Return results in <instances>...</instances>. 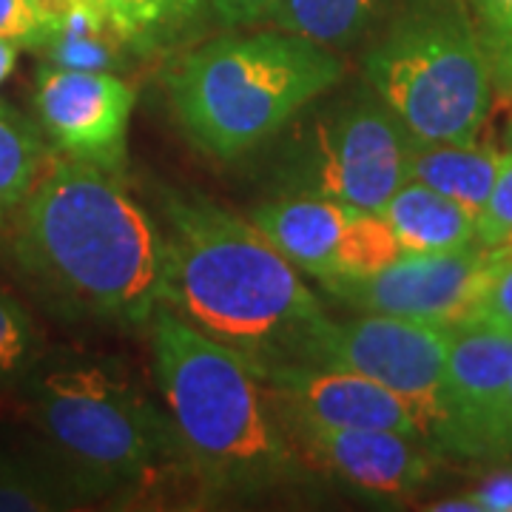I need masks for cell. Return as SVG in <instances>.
<instances>
[{"instance_id":"5","label":"cell","mask_w":512,"mask_h":512,"mask_svg":"<svg viewBox=\"0 0 512 512\" xmlns=\"http://www.w3.org/2000/svg\"><path fill=\"white\" fill-rule=\"evenodd\" d=\"M362 72L419 143L476 140L495 103L464 0H407L370 46Z\"/></svg>"},{"instance_id":"14","label":"cell","mask_w":512,"mask_h":512,"mask_svg":"<svg viewBox=\"0 0 512 512\" xmlns=\"http://www.w3.org/2000/svg\"><path fill=\"white\" fill-rule=\"evenodd\" d=\"M356 211L362 208L328 197L279 194L276 200L262 202L259 208H254L248 220L254 222L296 271L322 282L336 271L339 245Z\"/></svg>"},{"instance_id":"28","label":"cell","mask_w":512,"mask_h":512,"mask_svg":"<svg viewBox=\"0 0 512 512\" xmlns=\"http://www.w3.org/2000/svg\"><path fill=\"white\" fill-rule=\"evenodd\" d=\"M279 0H208L211 15L225 26H254L271 18Z\"/></svg>"},{"instance_id":"29","label":"cell","mask_w":512,"mask_h":512,"mask_svg":"<svg viewBox=\"0 0 512 512\" xmlns=\"http://www.w3.org/2000/svg\"><path fill=\"white\" fill-rule=\"evenodd\" d=\"M478 512H512V473H495L470 490Z\"/></svg>"},{"instance_id":"26","label":"cell","mask_w":512,"mask_h":512,"mask_svg":"<svg viewBox=\"0 0 512 512\" xmlns=\"http://www.w3.org/2000/svg\"><path fill=\"white\" fill-rule=\"evenodd\" d=\"M476 319L512 330V242L493 248V268Z\"/></svg>"},{"instance_id":"23","label":"cell","mask_w":512,"mask_h":512,"mask_svg":"<svg viewBox=\"0 0 512 512\" xmlns=\"http://www.w3.org/2000/svg\"><path fill=\"white\" fill-rule=\"evenodd\" d=\"M43 336L35 319L0 288V387L26 382L40 365Z\"/></svg>"},{"instance_id":"20","label":"cell","mask_w":512,"mask_h":512,"mask_svg":"<svg viewBox=\"0 0 512 512\" xmlns=\"http://www.w3.org/2000/svg\"><path fill=\"white\" fill-rule=\"evenodd\" d=\"M55 157L40 126L0 103V228L9 225L23 197Z\"/></svg>"},{"instance_id":"24","label":"cell","mask_w":512,"mask_h":512,"mask_svg":"<svg viewBox=\"0 0 512 512\" xmlns=\"http://www.w3.org/2000/svg\"><path fill=\"white\" fill-rule=\"evenodd\" d=\"M478 245L498 248L512 242V146L501 148L493 191L478 211Z\"/></svg>"},{"instance_id":"4","label":"cell","mask_w":512,"mask_h":512,"mask_svg":"<svg viewBox=\"0 0 512 512\" xmlns=\"http://www.w3.org/2000/svg\"><path fill=\"white\" fill-rule=\"evenodd\" d=\"M345 77L339 52L274 29L214 37L185 52L168 69L165 89L194 146L214 160H237L282 134Z\"/></svg>"},{"instance_id":"15","label":"cell","mask_w":512,"mask_h":512,"mask_svg":"<svg viewBox=\"0 0 512 512\" xmlns=\"http://www.w3.org/2000/svg\"><path fill=\"white\" fill-rule=\"evenodd\" d=\"M382 217L393 228L404 254L458 251L478 242L476 214L419 180H407L384 202Z\"/></svg>"},{"instance_id":"9","label":"cell","mask_w":512,"mask_h":512,"mask_svg":"<svg viewBox=\"0 0 512 512\" xmlns=\"http://www.w3.org/2000/svg\"><path fill=\"white\" fill-rule=\"evenodd\" d=\"M493 268V248L467 245L439 254H404L365 279H328L322 291L362 313H387L456 328L476 319Z\"/></svg>"},{"instance_id":"22","label":"cell","mask_w":512,"mask_h":512,"mask_svg":"<svg viewBox=\"0 0 512 512\" xmlns=\"http://www.w3.org/2000/svg\"><path fill=\"white\" fill-rule=\"evenodd\" d=\"M490 63L495 103L512 111V0H464Z\"/></svg>"},{"instance_id":"33","label":"cell","mask_w":512,"mask_h":512,"mask_svg":"<svg viewBox=\"0 0 512 512\" xmlns=\"http://www.w3.org/2000/svg\"><path fill=\"white\" fill-rule=\"evenodd\" d=\"M507 146H512V117H510V128H507Z\"/></svg>"},{"instance_id":"21","label":"cell","mask_w":512,"mask_h":512,"mask_svg":"<svg viewBox=\"0 0 512 512\" xmlns=\"http://www.w3.org/2000/svg\"><path fill=\"white\" fill-rule=\"evenodd\" d=\"M404 256V248L382 211H356L339 245L336 271L328 279H365ZM322 279V282H328Z\"/></svg>"},{"instance_id":"8","label":"cell","mask_w":512,"mask_h":512,"mask_svg":"<svg viewBox=\"0 0 512 512\" xmlns=\"http://www.w3.org/2000/svg\"><path fill=\"white\" fill-rule=\"evenodd\" d=\"M453 328L387 313L328 322L313 365L356 370L396 393L416 416L424 441L439 453L444 430V365Z\"/></svg>"},{"instance_id":"19","label":"cell","mask_w":512,"mask_h":512,"mask_svg":"<svg viewBox=\"0 0 512 512\" xmlns=\"http://www.w3.org/2000/svg\"><path fill=\"white\" fill-rule=\"evenodd\" d=\"M37 52L46 55L49 66L83 72H120L123 55H131L92 3H77L55 12L52 29Z\"/></svg>"},{"instance_id":"25","label":"cell","mask_w":512,"mask_h":512,"mask_svg":"<svg viewBox=\"0 0 512 512\" xmlns=\"http://www.w3.org/2000/svg\"><path fill=\"white\" fill-rule=\"evenodd\" d=\"M55 12L40 0H0V37L15 40L23 49H37L52 29Z\"/></svg>"},{"instance_id":"17","label":"cell","mask_w":512,"mask_h":512,"mask_svg":"<svg viewBox=\"0 0 512 512\" xmlns=\"http://www.w3.org/2000/svg\"><path fill=\"white\" fill-rule=\"evenodd\" d=\"M131 55L154 57L171 52L205 18L208 0H92Z\"/></svg>"},{"instance_id":"30","label":"cell","mask_w":512,"mask_h":512,"mask_svg":"<svg viewBox=\"0 0 512 512\" xmlns=\"http://www.w3.org/2000/svg\"><path fill=\"white\" fill-rule=\"evenodd\" d=\"M507 453H512V379L498 413V456L504 458Z\"/></svg>"},{"instance_id":"27","label":"cell","mask_w":512,"mask_h":512,"mask_svg":"<svg viewBox=\"0 0 512 512\" xmlns=\"http://www.w3.org/2000/svg\"><path fill=\"white\" fill-rule=\"evenodd\" d=\"M49 495L29 478L15 476L12 470H0V510H52Z\"/></svg>"},{"instance_id":"18","label":"cell","mask_w":512,"mask_h":512,"mask_svg":"<svg viewBox=\"0 0 512 512\" xmlns=\"http://www.w3.org/2000/svg\"><path fill=\"white\" fill-rule=\"evenodd\" d=\"M390 6L393 0H279L268 20L274 29L345 52L373 32Z\"/></svg>"},{"instance_id":"7","label":"cell","mask_w":512,"mask_h":512,"mask_svg":"<svg viewBox=\"0 0 512 512\" xmlns=\"http://www.w3.org/2000/svg\"><path fill=\"white\" fill-rule=\"evenodd\" d=\"M330 94L288 123L293 131L279 154V194L382 211L410 180L413 137L367 83Z\"/></svg>"},{"instance_id":"6","label":"cell","mask_w":512,"mask_h":512,"mask_svg":"<svg viewBox=\"0 0 512 512\" xmlns=\"http://www.w3.org/2000/svg\"><path fill=\"white\" fill-rule=\"evenodd\" d=\"M32 413L46 439L86 481L106 490H148L191 473L165 410L106 365L43 370Z\"/></svg>"},{"instance_id":"32","label":"cell","mask_w":512,"mask_h":512,"mask_svg":"<svg viewBox=\"0 0 512 512\" xmlns=\"http://www.w3.org/2000/svg\"><path fill=\"white\" fill-rule=\"evenodd\" d=\"M49 12H63L69 6H77V3H92V0H40Z\"/></svg>"},{"instance_id":"3","label":"cell","mask_w":512,"mask_h":512,"mask_svg":"<svg viewBox=\"0 0 512 512\" xmlns=\"http://www.w3.org/2000/svg\"><path fill=\"white\" fill-rule=\"evenodd\" d=\"M148 339L165 413L205 490L259 493L302 473V450L248 359L163 305Z\"/></svg>"},{"instance_id":"2","label":"cell","mask_w":512,"mask_h":512,"mask_svg":"<svg viewBox=\"0 0 512 512\" xmlns=\"http://www.w3.org/2000/svg\"><path fill=\"white\" fill-rule=\"evenodd\" d=\"M9 228L18 268L60 308L148 328L163 296V228L120 174L57 154Z\"/></svg>"},{"instance_id":"31","label":"cell","mask_w":512,"mask_h":512,"mask_svg":"<svg viewBox=\"0 0 512 512\" xmlns=\"http://www.w3.org/2000/svg\"><path fill=\"white\" fill-rule=\"evenodd\" d=\"M20 43L15 40H3L0 37V86L12 77V72L18 69V60H20Z\"/></svg>"},{"instance_id":"10","label":"cell","mask_w":512,"mask_h":512,"mask_svg":"<svg viewBox=\"0 0 512 512\" xmlns=\"http://www.w3.org/2000/svg\"><path fill=\"white\" fill-rule=\"evenodd\" d=\"M137 92L117 72L43 63L37 72V126L55 154L123 174Z\"/></svg>"},{"instance_id":"12","label":"cell","mask_w":512,"mask_h":512,"mask_svg":"<svg viewBox=\"0 0 512 512\" xmlns=\"http://www.w3.org/2000/svg\"><path fill=\"white\" fill-rule=\"evenodd\" d=\"M282 421L316 470L342 478L365 495L416 493L436 470V450L424 439L370 427H330L296 416H282Z\"/></svg>"},{"instance_id":"1","label":"cell","mask_w":512,"mask_h":512,"mask_svg":"<svg viewBox=\"0 0 512 512\" xmlns=\"http://www.w3.org/2000/svg\"><path fill=\"white\" fill-rule=\"evenodd\" d=\"M160 305L259 373L313 365L330 316L251 220L202 194H163Z\"/></svg>"},{"instance_id":"16","label":"cell","mask_w":512,"mask_h":512,"mask_svg":"<svg viewBox=\"0 0 512 512\" xmlns=\"http://www.w3.org/2000/svg\"><path fill=\"white\" fill-rule=\"evenodd\" d=\"M501 163V148L493 143H419L410 148V180L430 185L444 197L461 202L467 211L484 208Z\"/></svg>"},{"instance_id":"13","label":"cell","mask_w":512,"mask_h":512,"mask_svg":"<svg viewBox=\"0 0 512 512\" xmlns=\"http://www.w3.org/2000/svg\"><path fill=\"white\" fill-rule=\"evenodd\" d=\"M276 410L282 416L330 424L370 427L424 439L410 407L379 382L356 370L333 365H285L262 373Z\"/></svg>"},{"instance_id":"11","label":"cell","mask_w":512,"mask_h":512,"mask_svg":"<svg viewBox=\"0 0 512 512\" xmlns=\"http://www.w3.org/2000/svg\"><path fill=\"white\" fill-rule=\"evenodd\" d=\"M512 379V330L487 319L453 328L444 365V430L439 453L498 456V413Z\"/></svg>"}]
</instances>
